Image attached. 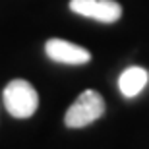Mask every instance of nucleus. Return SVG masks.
<instances>
[{
  "mask_svg": "<svg viewBox=\"0 0 149 149\" xmlns=\"http://www.w3.org/2000/svg\"><path fill=\"white\" fill-rule=\"evenodd\" d=\"M45 52L50 60L60 62V64H70V66H79L87 64L91 60V52L79 45H74L64 39H49L45 43Z\"/></svg>",
  "mask_w": 149,
  "mask_h": 149,
  "instance_id": "obj_4",
  "label": "nucleus"
},
{
  "mask_svg": "<svg viewBox=\"0 0 149 149\" xmlns=\"http://www.w3.org/2000/svg\"><path fill=\"white\" fill-rule=\"evenodd\" d=\"M105 114V99L95 89H85L66 111L64 124L68 128H83Z\"/></svg>",
  "mask_w": 149,
  "mask_h": 149,
  "instance_id": "obj_2",
  "label": "nucleus"
},
{
  "mask_svg": "<svg viewBox=\"0 0 149 149\" xmlns=\"http://www.w3.org/2000/svg\"><path fill=\"white\" fill-rule=\"evenodd\" d=\"M4 107L14 118H29L39 107V95L35 87L25 79H14L4 87Z\"/></svg>",
  "mask_w": 149,
  "mask_h": 149,
  "instance_id": "obj_1",
  "label": "nucleus"
},
{
  "mask_svg": "<svg viewBox=\"0 0 149 149\" xmlns=\"http://www.w3.org/2000/svg\"><path fill=\"white\" fill-rule=\"evenodd\" d=\"M147 81H149L147 70H143V68H139V66H130L120 74V77H118V87H120V93L124 97L134 99L136 95H139L143 91Z\"/></svg>",
  "mask_w": 149,
  "mask_h": 149,
  "instance_id": "obj_5",
  "label": "nucleus"
},
{
  "mask_svg": "<svg viewBox=\"0 0 149 149\" xmlns=\"http://www.w3.org/2000/svg\"><path fill=\"white\" fill-rule=\"evenodd\" d=\"M70 10L101 23H114L122 17V6L114 0H70Z\"/></svg>",
  "mask_w": 149,
  "mask_h": 149,
  "instance_id": "obj_3",
  "label": "nucleus"
}]
</instances>
